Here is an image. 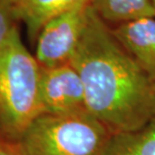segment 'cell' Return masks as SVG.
Masks as SVG:
<instances>
[{
    "instance_id": "5",
    "label": "cell",
    "mask_w": 155,
    "mask_h": 155,
    "mask_svg": "<svg viewBox=\"0 0 155 155\" xmlns=\"http://www.w3.org/2000/svg\"><path fill=\"white\" fill-rule=\"evenodd\" d=\"M40 100L43 113L65 115L88 112L83 83L70 62L41 68Z\"/></svg>"
},
{
    "instance_id": "4",
    "label": "cell",
    "mask_w": 155,
    "mask_h": 155,
    "mask_svg": "<svg viewBox=\"0 0 155 155\" xmlns=\"http://www.w3.org/2000/svg\"><path fill=\"white\" fill-rule=\"evenodd\" d=\"M91 5L83 3L55 16L36 38L35 58L41 68H54L70 62L86 27Z\"/></svg>"
},
{
    "instance_id": "7",
    "label": "cell",
    "mask_w": 155,
    "mask_h": 155,
    "mask_svg": "<svg viewBox=\"0 0 155 155\" xmlns=\"http://www.w3.org/2000/svg\"><path fill=\"white\" fill-rule=\"evenodd\" d=\"M10 2L17 20L24 23L28 37L33 42L50 19L89 0H10Z\"/></svg>"
},
{
    "instance_id": "9",
    "label": "cell",
    "mask_w": 155,
    "mask_h": 155,
    "mask_svg": "<svg viewBox=\"0 0 155 155\" xmlns=\"http://www.w3.org/2000/svg\"><path fill=\"white\" fill-rule=\"evenodd\" d=\"M101 19L111 24H121L134 19L154 16L152 0H89Z\"/></svg>"
},
{
    "instance_id": "12",
    "label": "cell",
    "mask_w": 155,
    "mask_h": 155,
    "mask_svg": "<svg viewBox=\"0 0 155 155\" xmlns=\"http://www.w3.org/2000/svg\"><path fill=\"white\" fill-rule=\"evenodd\" d=\"M152 4H153V9H154V16H155V0H152Z\"/></svg>"
},
{
    "instance_id": "3",
    "label": "cell",
    "mask_w": 155,
    "mask_h": 155,
    "mask_svg": "<svg viewBox=\"0 0 155 155\" xmlns=\"http://www.w3.org/2000/svg\"><path fill=\"white\" fill-rule=\"evenodd\" d=\"M111 134L89 112L43 113L18 142L25 155H99Z\"/></svg>"
},
{
    "instance_id": "10",
    "label": "cell",
    "mask_w": 155,
    "mask_h": 155,
    "mask_svg": "<svg viewBox=\"0 0 155 155\" xmlns=\"http://www.w3.org/2000/svg\"><path fill=\"white\" fill-rule=\"evenodd\" d=\"M17 21L10 0H0V51L7 44L17 28Z\"/></svg>"
},
{
    "instance_id": "8",
    "label": "cell",
    "mask_w": 155,
    "mask_h": 155,
    "mask_svg": "<svg viewBox=\"0 0 155 155\" xmlns=\"http://www.w3.org/2000/svg\"><path fill=\"white\" fill-rule=\"evenodd\" d=\"M99 155H155V117L138 130L112 133Z\"/></svg>"
},
{
    "instance_id": "2",
    "label": "cell",
    "mask_w": 155,
    "mask_h": 155,
    "mask_svg": "<svg viewBox=\"0 0 155 155\" xmlns=\"http://www.w3.org/2000/svg\"><path fill=\"white\" fill-rule=\"evenodd\" d=\"M41 68L25 48L18 27L0 51V137L18 141L43 114Z\"/></svg>"
},
{
    "instance_id": "6",
    "label": "cell",
    "mask_w": 155,
    "mask_h": 155,
    "mask_svg": "<svg viewBox=\"0 0 155 155\" xmlns=\"http://www.w3.org/2000/svg\"><path fill=\"white\" fill-rule=\"evenodd\" d=\"M112 32L155 83V16H145L115 25Z\"/></svg>"
},
{
    "instance_id": "1",
    "label": "cell",
    "mask_w": 155,
    "mask_h": 155,
    "mask_svg": "<svg viewBox=\"0 0 155 155\" xmlns=\"http://www.w3.org/2000/svg\"><path fill=\"white\" fill-rule=\"evenodd\" d=\"M70 64L83 83L87 111L111 133L138 130L155 117V83L92 7Z\"/></svg>"
},
{
    "instance_id": "11",
    "label": "cell",
    "mask_w": 155,
    "mask_h": 155,
    "mask_svg": "<svg viewBox=\"0 0 155 155\" xmlns=\"http://www.w3.org/2000/svg\"><path fill=\"white\" fill-rule=\"evenodd\" d=\"M0 155H25L17 141H11L0 137Z\"/></svg>"
}]
</instances>
